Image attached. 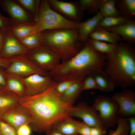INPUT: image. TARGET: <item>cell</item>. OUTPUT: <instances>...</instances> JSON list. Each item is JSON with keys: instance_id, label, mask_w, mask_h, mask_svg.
Masks as SVG:
<instances>
[{"instance_id": "30", "label": "cell", "mask_w": 135, "mask_h": 135, "mask_svg": "<svg viewBox=\"0 0 135 135\" xmlns=\"http://www.w3.org/2000/svg\"><path fill=\"white\" fill-rule=\"evenodd\" d=\"M101 0H80L78 4L83 12L87 10L91 14H96L99 12Z\"/></svg>"}, {"instance_id": "26", "label": "cell", "mask_w": 135, "mask_h": 135, "mask_svg": "<svg viewBox=\"0 0 135 135\" xmlns=\"http://www.w3.org/2000/svg\"><path fill=\"white\" fill-rule=\"evenodd\" d=\"M10 30L18 40L36 32L34 24L14 26L12 27Z\"/></svg>"}, {"instance_id": "23", "label": "cell", "mask_w": 135, "mask_h": 135, "mask_svg": "<svg viewBox=\"0 0 135 135\" xmlns=\"http://www.w3.org/2000/svg\"><path fill=\"white\" fill-rule=\"evenodd\" d=\"M98 86L99 90L105 92L113 91L115 87L114 83L103 70L92 74Z\"/></svg>"}, {"instance_id": "7", "label": "cell", "mask_w": 135, "mask_h": 135, "mask_svg": "<svg viewBox=\"0 0 135 135\" xmlns=\"http://www.w3.org/2000/svg\"><path fill=\"white\" fill-rule=\"evenodd\" d=\"M27 55L37 66L46 72L55 69L61 60L55 52L43 46L30 50Z\"/></svg>"}, {"instance_id": "2", "label": "cell", "mask_w": 135, "mask_h": 135, "mask_svg": "<svg viewBox=\"0 0 135 135\" xmlns=\"http://www.w3.org/2000/svg\"><path fill=\"white\" fill-rule=\"evenodd\" d=\"M106 55L96 51L89 39L84 46L73 57L62 62L49 72L52 78L60 82L66 80H80L94 73L103 70Z\"/></svg>"}, {"instance_id": "29", "label": "cell", "mask_w": 135, "mask_h": 135, "mask_svg": "<svg viewBox=\"0 0 135 135\" xmlns=\"http://www.w3.org/2000/svg\"><path fill=\"white\" fill-rule=\"evenodd\" d=\"M93 48L96 52L106 55L112 52L116 48V44L89 38Z\"/></svg>"}, {"instance_id": "13", "label": "cell", "mask_w": 135, "mask_h": 135, "mask_svg": "<svg viewBox=\"0 0 135 135\" xmlns=\"http://www.w3.org/2000/svg\"><path fill=\"white\" fill-rule=\"evenodd\" d=\"M1 119L16 130L25 124L32 122L31 115L27 110L19 104L8 110L0 117Z\"/></svg>"}, {"instance_id": "38", "label": "cell", "mask_w": 135, "mask_h": 135, "mask_svg": "<svg viewBox=\"0 0 135 135\" xmlns=\"http://www.w3.org/2000/svg\"><path fill=\"white\" fill-rule=\"evenodd\" d=\"M78 133L80 135H90V127L82 122L78 130Z\"/></svg>"}, {"instance_id": "10", "label": "cell", "mask_w": 135, "mask_h": 135, "mask_svg": "<svg viewBox=\"0 0 135 135\" xmlns=\"http://www.w3.org/2000/svg\"><path fill=\"white\" fill-rule=\"evenodd\" d=\"M69 115L81 119L90 127H98L106 130L102 123L98 112L92 108L84 102H81L70 108Z\"/></svg>"}, {"instance_id": "16", "label": "cell", "mask_w": 135, "mask_h": 135, "mask_svg": "<svg viewBox=\"0 0 135 135\" xmlns=\"http://www.w3.org/2000/svg\"><path fill=\"white\" fill-rule=\"evenodd\" d=\"M82 122L76 120L70 116L59 120L53 126L52 129L63 135H77Z\"/></svg>"}, {"instance_id": "20", "label": "cell", "mask_w": 135, "mask_h": 135, "mask_svg": "<svg viewBox=\"0 0 135 135\" xmlns=\"http://www.w3.org/2000/svg\"><path fill=\"white\" fill-rule=\"evenodd\" d=\"M6 72V84L4 88L20 97L24 95L25 88L22 78Z\"/></svg>"}, {"instance_id": "4", "label": "cell", "mask_w": 135, "mask_h": 135, "mask_svg": "<svg viewBox=\"0 0 135 135\" xmlns=\"http://www.w3.org/2000/svg\"><path fill=\"white\" fill-rule=\"evenodd\" d=\"M42 46L55 52L63 61L68 60L78 52V29L46 30L41 32Z\"/></svg>"}, {"instance_id": "42", "label": "cell", "mask_w": 135, "mask_h": 135, "mask_svg": "<svg viewBox=\"0 0 135 135\" xmlns=\"http://www.w3.org/2000/svg\"><path fill=\"white\" fill-rule=\"evenodd\" d=\"M10 63V59L6 58L0 56V67L6 69L8 67Z\"/></svg>"}, {"instance_id": "19", "label": "cell", "mask_w": 135, "mask_h": 135, "mask_svg": "<svg viewBox=\"0 0 135 135\" xmlns=\"http://www.w3.org/2000/svg\"><path fill=\"white\" fill-rule=\"evenodd\" d=\"M20 97L4 88L0 90V117L6 111L19 104Z\"/></svg>"}, {"instance_id": "5", "label": "cell", "mask_w": 135, "mask_h": 135, "mask_svg": "<svg viewBox=\"0 0 135 135\" xmlns=\"http://www.w3.org/2000/svg\"><path fill=\"white\" fill-rule=\"evenodd\" d=\"M81 22L69 20L54 10L48 0H40L34 24L36 32L56 30L78 29Z\"/></svg>"}, {"instance_id": "36", "label": "cell", "mask_w": 135, "mask_h": 135, "mask_svg": "<svg viewBox=\"0 0 135 135\" xmlns=\"http://www.w3.org/2000/svg\"><path fill=\"white\" fill-rule=\"evenodd\" d=\"M12 27L10 18L3 16L0 12V28L7 32L10 30Z\"/></svg>"}, {"instance_id": "37", "label": "cell", "mask_w": 135, "mask_h": 135, "mask_svg": "<svg viewBox=\"0 0 135 135\" xmlns=\"http://www.w3.org/2000/svg\"><path fill=\"white\" fill-rule=\"evenodd\" d=\"M32 130L28 124H24L16 130L17 135H31Z\"/></svg>"}, {"instance_id": "39", "label": "cell", "mask_w": 135, "mask_h": 135, "mask_svg": "<svg viewBox=\"0 0 135 135\" xmlns=\"http://www.w3.org/2000/svg\"><path fill=\"white\" fill-rule=\"evenodd\" d=\"M106 129L98 127H90V135H105Z\"/></svg>"}, {"instance_id": "18", "label": "cell", "mask_w": 135, "mask_h": 135, "mask_svg": "<svg viewBox=\"0 0 135 135\" xmlns=\"http://www.w3.org/2000/svg\"><path fill=\"white\" fill-rule=\"evenodd\" d=\"M103 17L99 12L85 22H81L78 29V36L80 41L86 42L91 34L97 27Z\"/></svg>"}, {"instance_id": "31", "label": "cell", "mask_w": 135, "mask_h": 135, "mask_svg": "<svg viewBox=\"0 0 135 135\" xmlns=\"http://www.w3.org/2000/svg\"><path fill=\"white\" fill-rule=\"evenodd\" d=\"M34 16L35 20L38 14L40 0H16Z\"/></svg>"}, {"instance_id": "15", "label": "cell", "mask_w": 135, "mask_h": 135, "mask_svg": "<svg viewBox=\"0 0 135 135\" xmlns=\"http://www.w3.org/2000/svg\"><path fill=\"white\" fill-rule=\"evenodd\" d=\"M51 7L69 17L73 20L79 22L83 12L78 4L72 2H65L58 0H48Z\"/></svg>"}, {"instance_id": "24", "label": "cell", "mask_w": 135, "mask_h": 135, "mask_svg": "<svg viewBox=\"0 0 135 135\" xmlns=\"http://www.w3.org/2000/svg\"><path fill=\"white\" fill-rule=\"evenodd\" d=\"M99 12L103 17L118 16L120 14L114 0H101Z\"/></svg>"}, {"instance_id": "22", "label": "cell", "mask_w": 135, "mask_h": 135, "mask_svg": "<svg viewBox=\"0 0 135 135\" xmlns=\"http://www.w3.org/2000/svg\"><path fill=\"white\" fill-rule=\"evenodd\" d=\"M84 79L77 81L60 95L61 99L64 102L73 105L82 92V88Z\"/></svg>"}, {"instance_id": "27", "label": "cell", "mask_w": 135, "mask_h": 135, "mask_svg": "<svg viewBox=\"0 0 135 135\" xmlns=\"http://www.w3.org/2000/svg\"><path fill=\"white\" fill-rule=\"evenodd\" d=\"M129 19L120 16L103 17L97 27L104 28L116 26L124 24Z\"/></svg>"}, {"instance_id": "25", "label": "cell", "mask_w": 135, "mask_h": 135, "mask_svg": "<svg viewBox=\"0 0 135 135\" xmlns=\"http://www.w3.org/2000/svg\"><path fill=\"white\" fill-rule=\"evenodd\" d=\"M117 8L124 16L128 18H134L135 16V0H122L116 1Z\"/></svg>"}, {"instance_id": "8", "label": "cell", "mask_w": 135, "mask_h": 135, "mask_svg": "<svg viewBox=\"0 0 135 135\" xmlns=\"http://www.w3.org/2000/svg\"><path fill=\"white\" fill-rule=\"evenodd\" d=\"M11 63L6 72L21 78L34 74L46 75V72L38 66L28 57L27 54L18 56L10 59Z\"/></svg>"}, {"instance_id": "17", "label": "cell", "mask_w": 135, "mask_h": 135, "mask_svg": "<svg viewBox=\"0 0 135 135\" xmlns=\"http://www.w3.org/2000/svg\"><path fill=\"white\" fill-rule=\"evenodd\" d=\"M104 29L116 34L126 41L132 42L135 41V22L132 20L129 19L122 24Z\"/></svg>"}, {"instance_id": "9", "label": "cell", "mask_w": 135, "mask_h": 135, "mask_svg": "<svg viewBox=\"0 0 135 135\" xmlns=\"http://www.w3.org/2000/svg\"><path fill=\"white\" fill-rule=\"evenodd\" d=\"M0 6L9 16L12 27L35 24L34 16L16 0H0Z\"/></svg>"}, {"instance_id": "28", "label": "cell", "mask_w": 135, "mask_h": 135, "mask_svg": "<svg viewBox=\"0 0 135 135\" xmlns=\"http://www.w3.org/2000/svg\"><path fill=\"white\" fill-rule=\"evenodd\" d=\"M26 48L30 50L42 46L41 32H36L18 40Z\"/></svg>"}, {"instance_id": "43", "label": "cell", "mask_w": 135, "mask_h": 135, "mask_svg": "<svg viewBox=\"0 0 135 135\" xmlns=\"http://www.w3.org/2000/svg\"><path fill=\"white\" fill-rule=\"evenodd\" d=\"M6 32L0 28V54L3 46Z\"/></svg>"}, {"instance_id": "44", "label": "cell", "mask_w": 135, "mask_h": 135, "mask_svg": "<svg viewBox=\"0 0 135 135\" xmlns=\"http://www.w3.org/2000/svg\"><path fill=\"white\" fill-rule=\"evenodd\" d=\"M43 135H63L53 129H51L46 132L45 134ZM77 135H80L78 134Z\"/></svg>"}, {"instance_id": "21", "label": "cell", "mask_w": 135, "mask_h": 135, "mask_svg": "<svg viewBox=\"0 0 135 135\" xmlns=\"http://www.w3.org/2000/svg\"><path fill=\"white\" fill-rule=\"evenodd\" d=\"M89 37L90 39L113 44H117L121 38L116 33L97 27L91 34Z\"/></svg>"}, {"instance_id": "1", "label": "cell", "mask_w": 135, "mask_h": 135, "mask_svg": "<svg viewBox=\"0 0 135 135\" xmlns=\"http://www.w3.org/2000/svg\"><path fill=\"white\" fill-rule=\"evenodd\" d=\"M55 82L44 92L37 94L24 95L20 98L18 104L29 112L32 118V130L42 132L51 130L61 119L69 116L70 105L64 102L60 95L55 90Z\"/></svg>"}, {"instance_id": "14", "label": "cell", "mask_w": 135, "mask_h": 135, "mask_svg": "<svg viewBox=\"0 0 135 135\" xmlns=\"http://www.w3.org/2000/svg\"><path fill=\"white\" fill-rule=\"evenodd\" d=\"M30 51L21 44L10 30L6 32L0 56L10 59L15 56L26 54Z\"/></svg>"}, {"instance_id": "35", "label": "cell", "mask_w": 135, "mask_h": 135, "mask_svg": "<svg viewBox=\"0 0 135 135\" xmlns=\"http://www.w3.org/2000/svg\"><path fill=\"white\" fill-rule=\"evenodd\" d=\"M80 80H66L59 82L56 83L55 90L57 93L60 95L72 84Z\"/></svg>"}, {"instance_id": "41", "label": "cell", "mask_w": 135, "mask_h": 135, "mask_svg": "<svg viewBox=\"0 0 135 135\" xmlns=\"http://www.w3.org/2000/svg\"><path fill=\"white\" fill-rule=\"evenodd\" d=\"M0 67V86L4 87L5 86L6 79V72L5 69Z\"/></svg>"}, {"instance_id": "32", "label": "cell", "mask_w": 135, "mask_h": 135, "mask_svg": "<svg viewBox=\"0 0 135 135\" xmlns=\"http://www.w3.org/2000/svg\"><path fill=\"white\" fill-rule=\"evenodd\" d=\"M116 130L108 135H128L130 130V124L128 118L120 116Z\"/></svg>"}, {"instance_id": "11", "label": "cell", "mask_w": 135, "mask_h": 135, "mask_svg": "<svg viewBox=\"0 0 135 135\" xmlns=\"http://www.w3.org/2000/svg\"><path fill=\"white\" fill-rule=\"evenodd\" d=\"M25 88L24 95L40 94L48 88L54 82L50 76L34 74L22 78Z\"/></svg>"}, {"instance_id": "12", "label": "cell", "mask_w": 135, "mask_h": 135, "mask_svg": "<svg viewBox=\"0 0 135 135\" xmlns=\"http://www.w3.org/2000/svg\"><path fill=\"white\" fill-rule=\"evenodd\" d=\"M117 103L120 116L129 118L135 115V92L125 89L114 94L111 97Z\"/></svg>"}, {"instance_id": "33", "label": "cell", "mask_w": 135, "mask_h": 135, "mask_svg": "<svg viewBox=\"0 0 135 135\" xmlns=\"http://www.w3.org/2000/svg\"><path fill=\"white\" fill-rule=\"evenodd\" d=\"M91 89L99 90L98 86L92 74L87 76L84 79L82 88V92Z\"/></svg>"}, {"instance_id": "3", "label": "cell", "mask_w": 135, "mask_h": 135, "mask_svg": "<svg viewBox=\"0 0 135 135\" xmlns=\"http://www.w3.org/2000/svg\"><path fill=\"white\" fill-rule=\"evenodd\" d=\"M106 60L103 70L115 87L123 88L135 84V53L130 45L118 43L111 52L105 55Z\"/></svg>"}, {"instance_id": "34", "label": "cell", "mask_w": 135, "mask_h": 135, "mask_svg": "<svg viewBox=\"0 0 135 135\" xmlns=\"http://www.w3.org/2000/svg\"><path fill=\"white\" fill-rule=\"evenodd\" d=\"M0 135H17L16 130L12 126L0 119Z\"/></svg>"}, {"instance_id": "45", "label": "cell", "mask_w": 135, "mask_h": 135, "mask_svg": "<svg viewBox=\"0 0 135 135\" xmlns=\"http://www.w3.org/2000/svg\"><path fill=\"white\" fill-rule=\"evenodd\" d=\"M4 88V87L0 86V90L2 89L3 88Z\"/></svg>"}, {"instance_id": "40", "label": "cell", "mask_w": 135, "mask_h": 135, "mask_svg": "<svg viewBox=\"0 0 135 135\" xmlns=\"http://www.w3.org/2000/svg\"><path fill=\"white\" fill-rule=\"evenodd\" d=\"M128 118L130 124V130L128 135H135V116Z\"/></svg>"}, {"instance_id": "6", "label": "cell", "mask_w": 135, "mask_h": 135, "mask_svg": "<svg viewBox=\"0 0 135 135\" xmlns=\"http://www.w3.org/2000/svg\"><path fill=\"white\" fill-rule=\"evenodd\" d=\"M98 114L103 125L112 126L116 124L120 116L118 106L112 98L104 95H100L95 99L92 106Z\"/></svg>"}]
</instances>
